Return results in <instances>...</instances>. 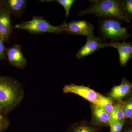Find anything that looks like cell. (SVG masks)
<instances>
[{"label": "cell", "mask_w": 132, "mask_h": 132, "mask_svg": "<svg viewBox=\"0 0 132 132\" xmlns=\"http://www.w3.org/2000/svg\"><path fill=\"white\" fill-rule=\"evenodd\" d=\"M97 105L103 109L109 114H111L113 111L115 104L112 99L101 95Z\"/></svg>", "instance_id": "obj_15"}, {"label": "cell", "mask_w": 132, "mask_h": 132, "mask_svg": "<svg viewBox=\"0 0 132 132\" xmlns=\"http://www.w3.org/2000/svg\"><path fill=\"white\" fill-rule=\"evenodd\" d=\"M6 9L10 14L16 17H21L26 8L27 1L26 0H5Z\"/></svg>", "instance_id": "obj_13"}, {"label": "cell", "mask_w": 132, "mask_h": 132, "mask_svg": "<svg viewBox=\"0 0 132 132\" xmlns=\"http://www.w3.org/2000/svg\"><path fill=\"white\" fill-rule=\"evenodd\" d=\"M125 118H128L132 120V99L130 97L125 101H121Z\"/></svg>", "instance_id": "obj_17"}, {"label": "cell", "mask_w": 132, "mask_h": 132, "mask_svg": "<svg viewBox=\"0 0 132 132\" xmlns=\"http://www.w3.org/2000/svg\"><path fill=\"white\" fill-rule=\"evenodd\" d=\"M111 47L115 48L118 50L119 55V62L121 67H126L129 59L132 57V45L131 43L124 41L119 43L112 41Z\"/></svg>", "instance_id": "obj_11"}, {"label": "cell", "mask_w": 132, "mask_h": 132, "mask_svg": "<svg viewBox=\"0 0 132 132\" xmlns=\"http://www.w3.org/2000/svg\"><path fill=\"white\" fill-rule=\"evenodd\" d=\"M61 27V25L58 26H52L42 16H34L30 20L22 22L14 26L15 29L26 30L32 34L46 33L60 34L62 32Z\"/></svg>", "instance_id": "obj_4"}, {"label": "cell", "mask_w": 132, "mask_h": 132, "mask_svg": "<svg viewBox=\"0 0 132 132\" xmlns=\"http://www.w3.org/2000/svg\"><path fill=\"white\" fill-rule=\"evenodd\" d=\"M13 29L10 14L5 9L0 15V35L4 41L9 40Z\"/></svg>", "instance_id": "obj_12"}, {"label": "cell", "mask_w": 132, "mask_h": 132, "mask_svg": "<svg viewBox=\"0 0 132 132\" xmlns=\"http://www.w3.org/2000/svg\"><path fill=\"white\" fill-rule=\"evenodd\" d=\"M5 9L6 7H5L4 1L0 0V15Z\"/></svg>", "instance_id": "obj_24"}, {"label": "cell", "mask_w": 132, "mask_h": 132, "mask_svg": "<svg viewBox=\"0 0 132 132\" xmlns=\"http://www.w3.org/2000/svg\"><path fill=\"white\" fill-rule=\"evenodd\" d=\"M100 129L91 122L82 120L70 125L65 132H100Z\"/></svg>", "instance_id": "obj_14"}, {"label": "cell", "mask_w": 132, "mask_h": 132, "mask_svg": "<svg viewBox=\"0 0 132 132\" xmlns=\"http://www.w3.org/2000/svg\"><path fill=\"white\" fill-rule=\"evenodd\" d=\"M99 29L101 35L105 39H110L112 41L125 40L130 37L127 28L121 26L118 19L107 18L100 21Z\"/></svg>", "instance_id": "obj_3"}, {"label": "cell", "mask_w": 132, "mask_h": 132, "mask_svg": "<svg viewBox=\"0 0 132 132\" xmlns=\"http://www.w3.org/2000/svg\"><path fill=\"white\" fill-rule=\"evenodd\" d=\"M92 121L91 123L96 126H108L109 125L110 115L101 107L93 104H91Z\"/></svg>", "instance_id": "obj_10"}, {"label": "cell", "mask_w": 132, "mask_h": 132, "mask_svg": "<svg viewBox=\"0 0 132 132\" xmlns=\"http://www.w3.org/2000/svg\"><path fill=\"white\" fill-rule=\"evenodd\" d=\"M109 47H111V43L105 42L101 37L92 36L87 37V41L77 53L76 57L78 59H81L90 55L98 50Z\"/></svg>", "instance_id": "obj_7"}, {"label": "cell", "mask_w": 132, "mask_h": 132, "mask_svg": "<svg viewBox=\"0 0 132 132\" xmlns=\"http://www.w3.org/2000/svg\"><path fill=\"white\" fill-rule=\"evenodd\" d=\"M61 26L62 32L68 34L84 35L87 37L93 36L94 26L85 20L73 21L68 23L64 22Z\"/></svg>", "instance_id": "obj_5"}, {"label": "cell", "mask_w": 132, "mask_h": 132, "mask_svg": "<svg viewBox=\"0 0 132 132\" xmlns=\"http://www.w3.org/2000/svg\"><path fill=\"white\" fill-rule=\"evenodd\" d=\"M25 97L23 86L7 76L0 75V112L8 116L21 104Z\"/></svg>", "instance_id": "obj_1"}, {"label": "cell", "mask_w": 132, "mask_h": 132, "mask_svg": "<svg viewBox=\"0 0 132 132\" xmlns=\"http://www.w3.org/2000/svg\"><path fill=\"white\" fill-rule=\"evenodd\" d=\"M121 132H132L131 125H127L126 126L123 128Z\"/></svg>", "instance_id": "obj_23"}, {"label": "cell", "mask_w": 132, "mask_h": 132, "mask_svg": "<svg viewBox=\"0 0 132 132\" xmlns=\"http://www.w3.org/2000/svg\"><path fill=\"white\" fill-rule=\"evenodd\" d=\"M125 123V119L119 121L109 122V126L110 127V132H121Z\"/></svg>", "instance_id": "obj_18"}, {"label": "cell", "mask_w": 132, "mask_h": 132, "mask_svg": "<svg viewBox=\"0 0 132 132\" xmlns=\"http://www.w3.org/2000/svg\"><path fill=\"white\" fill-rule=\"evenodd\" d=\"M92 4L87 9L80 11L79 15L93 14L98 17L114 18L130 23L131 19L125 12L123 1L119 0L90 1Z\"/></svg>", "instance_id": "obj_2"}, {"label": "cell", "mask_w": 132, "mask_h": 132, "mask_svg": "<svg viewBox=\"0 0 132 132\" xmlns=\"http://www.w3.org/2000/svg\"><path fill=\"white\" fill-rule=\"evenodd\" d=\"M5 54L10 65L19 69H24L27 62L20 45L16 44L11 47L5 48Z\"/></svg>", "instance_id": "obj_8"}, {"label": "cell", "mask_w": 132, "mask_h": 132, "mask_svg": "<svg viewBox=\"0 0 132 132\" xmlns=\"http://www.w3.org/2000/svg\"><path fill=\"white\" fill-rule=\"evenodd\" d=\"M132 84L125 78H123L120 85L115 86L109 93V97L113 101H121L130 95L132 92Z\"/></svg>", "instance_id": "obj_9"}, {"label": "cell", "mask_w": 132, "mask_h": 132, "mask_svg": "<svg viewBox=\"0 0 132 132\" xmlns=\"http://www.w3.org/2000/svg\"><path fill=\"white\" fill-rule=\"evenodd\" d=\"M56 1L65 9L66 12V15L67 17H68L71 7L75 1L74 0H57Z\"/></svg>", "instance_id": "obj_20"}, {"label": "cell", "mask_w": 132, "mask_h": 132, "mask_svg": "<svg viewBox=\"0 0 132 132\" xmlns=\"http://www.w3.org/2000/svg\"><path fill=\"white\" fill-rule=\"evenodd\" d=\"M123 7L126 13L131 19L132 16V1H123Z\"/></svg>", "instance_id": "obj_21"}, {"label": "cell", "mask_w": 132, "mask_h": 132, "mask_svg": "<svg viewBox=\"0 0 132 132\" xmlns=\"http://www.w3.org/2000/svg\"><path fill=\"white\" fill-rule=\"evenodd\" d=\"M63 92L64 94L71 93L78 95L87 100L92 104L96 105H97L101 95L87 87L83 85H76L73 83L65 85L63 88Z\"/></svg>", "instance_id": "obj_6"}, {"label": "cell", "mask_w": 132, "mask_h": 132, "mask_svg": "<svg viewBox=\"0 0 132 132\" xmlns=\"http://www.w3.org/2000/svg\"><path fill=\"white\" fill-rule=\"evenodd\" d=\"M10 120L7 116L0 112V132H4L9 127Z\"/></svg>", "instance_id": "obj_19"}, {"label": "cell", "mask_w": 132, "mask_h": 132, "mask_svg": "<svg viewBox=\"0 0 132 132\" xmlns=\"http://www.w3.org/2000/svg\"><path fill=\"white\" fill-rule=\"evenodd\" d=\"M4 40L0 35V60H6L5 54V48L4 45Z\"/></svg>", "instance_id": "obj_22"}, {"label": "cell", "mask_w": 132, "mask_h": 132, "mask_svg": "<svg viewBox=\"0 0 132 132\" xmlns=\"http://www.w3.org/2000/svg\"><path fill=\"white\" fill-rule=\"evenodd\" d=\"M125 118L121 101L115 104L113 110L110 114L109 122L119 121L125 120Z\"/></svg>", "instance_id": "obj_16"}]
</instances>
